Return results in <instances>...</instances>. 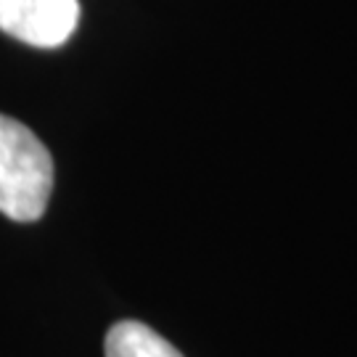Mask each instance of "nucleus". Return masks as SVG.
Listing matches in <instances>:
<instances>
[{
    "label": "nucleus",
    "mask_w": 357,
    "mask_h": 357,
    "mask_svg": "<svg viewBox=\"0 0 357 357\" xmlns=\"http://www.w3.org/2000/svg\"><path fill=\"white\" fill-rule=\"evenodd\" d=\"M53 191V159L32 130L0 114V212L13 222L45 215Z\"/></svg>",
    "instance_id": "1"
},
{
    "label": "nucleus",
    "mask_w": 357,
    "mask_h": 357,
    "mask_svg": "<svg viewBox=\"0 0 357 357\" xmlns=\"http://www.w3.org/2000/svg\"><path fill=\"white\" fill-rule=\"evenodd\" d=\"M79 24V0H0V32L35 48H59Z\"/></svg>",
    "instance_id": "2"
},
{
    "label": "nucleus",
    "mask_w": 357,
    "mask_h": 357,
    "mask_svg": "<svg viewBox=\"0 0 357 357\" xmlns=\"http://www.w3.org/2000/svg\"><path fill=\"white\" fill-rule=\"evenodd\" d=\"M103 352L106 357H183L165 336L138 320L114 323L106 333Z\"/></svg>",
    "instance_id": "3"
}]
</instances>
